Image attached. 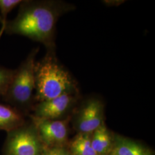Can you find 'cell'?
I'll use <instances>...</instances> for the list:
<instances>
[{
    "mask_svg": "<svg viewBox=\"0 0 155 155\" xmlns=\"http://www.w3.org/2000/svg\"><path fill=\"white\" fill-rule=\"evenodd\" d=\"M35 100L37 102L64 94L79 93L77 80L57 58L56 51H47L34 66Z\"/></svg>",
    "mask_w": 155,
    "mask_h": 155,
    "instance_id": "2",
    "label": "cell"
},
{
    "mask_svg": "<svg viewBox=\"0 0 155 155\" xmlns=\"http://www.w3.org/2000/svg\"><path fill=\"white\" fill-rule=\"evenodd\" d=\"M31 117L40 140L47 147H57L66 140L68 129L66 120H45L33 116Z\"/></svg>",
    "mask_w": 155,
    "mask_h": 155,
    "instance_id": "7",
    "label": "cell"
},
{
    "mask_svg": "<svg viewBox=\"0 0 155 155\" xmlns=\"http://www.w3.org/2000/svg\"><path fill=\"white\" fill-rule=\"evenodd\" d=\"M104 105L97 97H90L82 103L75 118V125L81 133L93 132L104 123Z\"/></svg>",
    "mask_w": 155,
    "mask_h": 155,
    "instance_id": "6",
    "label": "cell"
},
{
    "mask_svg": "<svg viewBox=\"0 0 155 155\" xmlns=\"http://www.w3.org/2000/svg\"><path fill=\"white\" fill-rule=\"evenodd\" d=\"M75 9L73 4L61 0L22 1L16 18L7 20L4 32L39 42L47 51H56L57 22L61 17Z\"/></svg>",
    "mask_w": 155,
    "mask_h": 155,
    "instance_id": "1",
    "label": "cell"
},
{
    "mask_svg": "<svg viewBox=\"0 0 155 155\" xmlns=\"http://www.w3.org/2000/svg\"><path fill=\"white\" fill-rule=\"evenodd\" d=\"M41 147L36 129L32 125H25L9 132L5 155H41Z\"/></svg>",
    "mask_w": 155,
    "mask_h": 155,
    "instance_id": "4",
    "label": "cell"
},
{
    "mask_svg": "<svg viewBox=\"0 0 155 155\" xmlns=\"http://www.w3.org/2000/svg\"><path fill=\"white\" fill-rule=\"evenodd\" d=\"M125 1L121 0H106L102 1V2L107 6H118L124 3Z\"/></svg>",
    "mask_w": 155,
    "mask_h": 155,
    "instance_id": "15",
    "label": "cell"
},
{
    "mask_svg": "<svg viewBox=\"0 0 155 155\" xmlns=\"http://www.w3.org/2000/svg\"><path fill=\"white\" fill-rule=\"evenodd\" d=\"M112 153L114 155H151L150 150L131 140L118 137Z\"/></svg>",
    "mask_w": 155,
    "mask_h": 155,
    "instance_id": "9",
    "label": "cell"
},
{
    "mask_svg": "<svg viewBox=\"0 0 155 155\" xmlns=\"http://www.w3.org/2000/svg\"><path fill=\"white\" fill-rule=\"evenodd\" d=\"M39 51V47L33 48L26 59L15 70L11 83L2 98L22 114L32 107L35 101L34 66Z\"/></svg>",
    "mask_w": 155,
    "mask_h": 155,
    "instance_id": "3",
    "label": "cell"
},
{
    "mask_svg": "<svg viewBox=\"0 0 155 155\" xmlns=\"http://www.w3.org/2000/svg\"><path fill=\"white\" fill-rule=\"evenodd\" d=\"M22 0H0V39L4 32L7 16L17 5H20Z\"/></svg>",
    "mask_w": 155,
    "mask_h": 155,
    "instance_id": "12",
    "label": "cell"
},
{
    "mask_svg": "<svg viewBox=\"0 0 155 155\" xmlns=\"http://www.w3.org/2000/svg\"><path fill=\"white\" fill-rule=\"evenodd\" d=\"M79 93L64 94L56 98L38 102L33 116L51 120H65L63 118L77 103Z\"/></svg>",
    "mask_w": 155,
    "mask_h": 155,
    "instance_id": "5",
    "label": "cell"
},
{
    "mask_svg": "<svg viewBox=\"0 0 155 155\" xmlns=\"http://www.w3.org/2000/svg\"><path fill=\"white\" fill-rule=\"evenodd\" d=\"M41 155H68L66 150L59 147H47L42 150Z\"/></svg>",
    "mask_w": 155,
    "mask_h": 155,
    "instance_id": "14",
    "label": "cell"
},
{
    "mask_svg": "<svg viewBox=\"0 0 155 155\" xmlns=\"http://www.w3.org/2000/svg\"><path fill=\"white\" fill-rule=\"evenodd\" d=\"M93 132V138L91 139L93 148L98 155L105 153L110 147L111 138L104 123H102Z\"/></svg>",
    "mask_w": 155,
    "mask_h": 155,
    "instance_id": "10",
    "label": "cell"
},
{
    "mask_svg": "<svg viewBox=\"0 0 155 155\" xmlns=\"http://www.w3.org/2000/svg\"><path fill=\"white\" fill-rule=\"evenodd\" d=\"M90 133H80L72 143L74 155H98L91 145Z\"/></svg>",
    "mask_w": 155,
    "mask_h": 155,
    "instance_id": "11",
    "label": "cell"
},
{
    "mask_svg": "<svg viewBox=\"0 0 155 155\" xmlns=\"http://www.w3.org/2000/svg\"><path fill=\"white\" fill-rule=\"evenodd\" d=\"M110 155H114V154H113V153H112V152H111V154Z\"/></svg>",
    "mask_w": 155,
    "mask_h": 155,
    "instance_id": "16",
    "label": "cell"
},
{
    "mask_svg": "<svg viewBox=\"0 0 155 155\" xmlns=\"http://www.w3.org/2000/svg\"><path fill=\"white\" fill-rule=\"evenodd\" d=\"M24 124L23 114L11 106L0 104V130L11 132Z\"/></svg>",
    "mask_w": 155,
    "mask_h": 155,
    "instance_id": "8",
    "label": "cell"
},
{
    "mask_svg": "<svg viewBox=\"0 0 155 155\" xmlns=\"http://www.w3.org/2000/svg\"><path fill=\"white\" fill-rule=\"evenodd\" d=\"M15 74V70L0 66V100L4 96Z\"/></svg>",
    "mask_w": 155,
    "mask_h": 155,
    "instance_id": "13",
    "label": "cell"
}]
</instances>
